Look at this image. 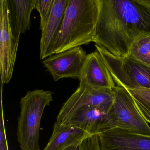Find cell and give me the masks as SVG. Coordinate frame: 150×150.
I'll return each mask as SVG.
<instances>
[{"label":"cell","instance_id":"obj_1","mask_svg":"<svg viewBox=\"0 0 150 150\" xmlns=\"http://www.w3.org/2000/svg\"><path fill=\"white\" fill-rule=\"evenodd\" d=\"M93 42L114 56L126 57L150 36V0H98Z\"/></svg>","mask_w":150,"mask_h":150},{"label":"cell","instance_id":"obj_2","mask_svg":"<svg viewBox=\"0 0 150 150\" xmlns=\"http://www.w3.org/2000/svg\"><path fill=\"white\" fill-rule=\"evenodd\" d=\"M98 0H68L50 56L93 42Z\"/></svg>","mask_w":150,"mask_h":150},{"label":"cell","instance_id":"obj_3","mask_svg":"<svg viewBox=\"0 0 150 150\" xmlns=\"http://www.w3.org/2000/svg\"><path fill=\"white\" fill-rule=\"evenodd\" d=\"M53 92L43 89L29 91L21 98L17 139L21 150H41L39 132L44 110L53 101Z\"/></svg>","mask_w":150,"mask_h":150},{"label":"cell","instance_id":"obj_4","mask_svg":"<svg viewBox=\"0 0 150 150\" xmlns=\"http://www.w3.org/2000/svg\"><path fill=\"white\" fill-rule=\"evenodd\" d=\"M95 47L117 86L150 89V66L129 56L116 57L96 44Z\"/></svg>","mask_w":150,"mask_h":150},{"label":"cell","instance_id":"obj_5","mask_svg":"<svg viewBox=\"0 0 150 150\" xmlns=\"http://www.w3.org/2000/svg\"><path fill=\"white\" fill-rule=\"evenodd\" d=\"M113 90L114 103L108 114L115 127L150 136V126L138 110L128 90L118 86H116Z\"/></svg>","mask_w":150,"mask_h":150},{"label":"cell","instance_id":"obj_6","mask_svg":"<svg viewBox=\"0 0 150 150\" xmlns=\"http://www.w3.org/2000/svg\"><path fill=\"white\" fill-rule=\"evenodd\" d=\"M115 97L113 89H94L78 87L76 91L64 103L57 117V122L69 120L79 109L93 107L108 114Z\"/></svg>","mask_w":150,"mask_h":150},{"label":"cell","instance_id":"obj_7","mask_svg":"<svg viewBox=\"0 0 150 150\" xmlns=\"http://www.w3.org/2000/svg\"><path fill=\"white\" fill-rule=\"evenodd\" d=\"M20 38L13 35L8 20L6 0L0 1V73L1 82L7 84L13 76Z\"/></svg>","mask_w":150,"mask_h":150},{"label":"cell","instance_id":"obj_8","mask_svg":"<svg viewBox=\"0 0 150 150\" xmlns=\"http://www.w3.org/2000/svg\"><path fill=\"white\" fill-rule=\"evenodd\" d=\"M87 56L86 51L79 46L54 54L42 62L54 81L64 78L79 79Z\"/></svg>","mask_w":150,"mask_h":150},{"label":"cell","instance_id":"obj_9","mask_svg":"<svg viewBox=\"0 0 150 150\" xmlns=\"http://www.w3.org/2000/svg\"><path fill=\"white\" fill-rule=\"evenodd\" d=\"M100 150H150V136L119 128L98 135Z\"/></svg>","mask_w":150,"mask_h":150},{"label":"cell","instance_id":"obj_10","mask_svg":"<svg viewBox=\"0 0 150 150\" xmlns=\"http://www.w3.org/2000/svg\"><path fill=\"white\" fill-rule=\"evenodd\" d=\"M79 86L90 89H113L115 84L110 72L97 50L88 54Z\"/></svg>","mask_w":150,"mask_h":150},{"label":"cell","instance_id":"obj_11","mask_svg":"<svg viewBox=\"0 0 150 150\" xmlns=\"http://www.w3.org/2000/svg\"><path fill=\"white\" fill-rule=\"evenodd\" d=\"M62 123L80 128L90 136L99 135L115 128L108 114L93 107L79 109L69 120Z\"/></svg>","mask_w":150,"mask_h":150},{"label":"cell","instance_id":"obj_12","mask_svg":"<svg viewBox=\"0 0 150 150\" xmlns=\"http://www.w3.org/2000/svg\"><path fill=\"white\" fill-rule=\"evenodd\" d=\"M68 0H54L51 14L42 30L40 40L41 60L50 57L51 51L62 24Z\"/></svg>","mask_w":150,"mask_h":150},{"label":"cell","instance_id":"obj_13","mask_svg":"<svg viewBox=\"0 0 150 150\" xmlns=\"http://www.w3.org/2000/svg\"><path fill=\"white\" fill-rule=\"evenodd\" d=\"M90 135L78 127L56 122L47 146L43 150H64L69 146H79Z\"/></svg>","mask_w":150,"mask_h":150},{"label":"cell","instance_id":"obj_14","mask_svg":"<svg viewBox=\"0 0 150 150\" xmlns=\"http://www.w3.org/2000/svg\"><path fill=\"white\" fill-rule=\"evenodd\" d=\"M6 1L12 33L16 37H20L21 34L30 29V17L36 0Z\"/></svg>","mask_w":150,"mask_h":150},{"label":"cell","instance_id":"obj_15","mask_svg":"<svg viewBox=\"0 0 150 150\" xmlns=\"http://www.w3.org/2000/svg\"><path fill=\"white\" fill-rule=\"evenodd\" d=\"M133 97L138 110L147 123L150 124V89H127Z\"/></svg>","mask_w":150,"mask_h":150},{"label":"cell","instance_id":"obj_16","mask_svg":"<svg viewBox=\"0 0 150 150\" xmlns=\"http://www.w3.org/2000/svg\"><path fill=\"white\" fill-rule=\"evenodd\" d=\"M127 56L150 66V36L137 42Z\"/></svg>","mask_w":150,"mask_h":150},{"label":"cell","instance_id":"obj_17","mask_svg":"<svg viewBox=\"0 0 150 150\" xmlns=\"http://www.w3.org/2000/svg\"><path fill=\"white\" fill-rule=\"evenodd\" d=\"M54 0H36L35 9L40 15V30H42L46 24L51 14L54 5Z\"/></svg>","mask_w":150,"mask_h":150},{"label":"cell","instance_id":"obj_18","mask_svg":"<svg viewBox=\"0 0 150 150\" xmlns=\"http://www.w3.org/2000/svg\"><path fill=\"white\" fill-rule=\"evenodd\" d=\"M1 120H0V150H9L6 128L4 121V111L2 98L1 100Z\"/></svg>","mask_w":150,"mask_h":150},{"label":"cell","instance_id":"obj_19","mask_svg":"<svg viewBox=\"0 0 150 150\" xmlns=\"http://www.w3.org/2000/svg\"><path fill=\"white\" fill-rule=\"evenodd\" d=\"M79 146H69L64 150H79Z\"/></svg>","mask_w":150,"mask_h":150}]
</instances>
